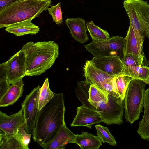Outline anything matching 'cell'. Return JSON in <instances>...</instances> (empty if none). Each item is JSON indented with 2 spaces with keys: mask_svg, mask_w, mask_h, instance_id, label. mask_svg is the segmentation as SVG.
I'll list each match as a JSON object with an SVG mask.
<instances>
[{
  "mask_svg": "<svg viewBox=\"0 0 149 149\" xmlns=\"http://www.w3.org/2000/svg\"><path fill=\"white\" fill-rule=\"evenodd\" d=\"M64 95L55 93L50 102L39 111L32 132V138L42 147L51 141L65 123Z\"/></svg>",
  "mask_w": 149,
  "mask_h": 149,
  "instance_id": "1",
  "label": "cell"
},
{
  "mask_svg": "<svg viewBox=\"0 0 149 149\" xmlns=\"http://www.w3.org/2000/svg\"><path fill=\"white\" fill-rule=\"evenodd\" d=\"M22 49L26 57V76H38L49 69L59 55L58 44L54 41L28 42Z\"/></svg>",
  "mask_w": 149,
  "mask_h": 149,
  "instance_id": "2",
  "label": "cell"
},
{
  "mask_svg": "<svg viewBox=\"0 0 149 149\" xmlns=\"http://www.w3.org/2000/svg\"><path fill=\"white\" fill-rule=\"evenodd\" d=\"M51 3V0H19L0 11V28L32 20L46 10Z\"/></svg>",
  "mask_w": 149,
  "mask_h": 149,
  "instance_id": "3",
  "label": "cell"
},
{
  "mask_svg": "<svg viewBox=\"0 0 149 149\" xmlns=\"http://www.w3.org/2000/svg\"><path fill=\"white\" fill-rule=\"evenodd\" d=\"M123 5L130 24L143 45L145 36L149 39V4L143 0H124Z\"/></svg>",
  "mask_w": 149,
  "mask_h": 149,
  "instance_id": "4",
  "label": "cell"
},
{
  "mask_svg": "<svg viewBox=\"0 0 149 149\" xmlns=\"http://www.w3.org/2000/svg\"><path fill=\"white\" fill-rule=\"evenodd\" d=\"M146 84L136 79L129 83L124 99L125 117L127 122L132 124L138 120L144 107Z\"/></svg>",
  "mask_w": 149,
  "mask_h": 149,
  "instance_id": "5",
  "label": "cell"
},
{
  "mask_svg": "<svg viewBox=\"0 0 149 149\" xmlns=\"http://www.w3.org/2000/svg\"><path fill=\"white\" fill-rule=\"evenodd\" d=\"M123 101L120 97L108 94L107 102H101L98 103L96 110L100 114L103 122L108 125L123 123L124 111Z\"/></svg>",
  "mask_w": 149,
  "mask_h": 149,
  "instance_id": "6",
  "label": "cell"
},
{
  "mask_svg": "<svg viewBox=\"0 0 149 149\" xmlns=\"http://www.w3.org/2000/svg\"><path fill=\"white\" fill-rule=\"evenodd\" d=\"M125 38L120 36H112L106 40L98 42L93 41L84 47L95 58L119 56L123 52Z\"/></svg>",
  "mask_w": 149,
  "mask_h": 149,
  "instance_id": "7",
  "label": "cell"
},
{
  "mask_svg": "<svg viewBox=\"0 0 149 149\" xmlns=\"http://www.w3.org/2000/svg\"><path fill=\"white\" fill-rule=\"evenodd\" d=\"M5 63L7 77L10 84L22 80L26 76V55L22 49L12 56Z\"/></svg>",
  "mask_w": 149,
  "mask_h": 149,
  "instance_id": "8",
  "label": "cell"
},
{
  "mask_svg": "<svg viewBox=\"0 0 149 149\" xmlns=\"http://www.w3.org/2000/svg\"><path fill=\"white\" fill-rule=\"evenodd\" d=\"M40 87L38 85L34 88L26 95L22 104L25 117V130L28 133L32 132L39 111L38 99Z\"/></svg>",
  "mask_w": 149,
  "mask_h": 149,
  "instance_id": "9",
  "label": "cell"
},
{
  "mask_svg": "<svg viewBox=\"0 0 149 149\" xmlns=\"http://www.w3.org/2000/svg\"><path fill=\"white\" fill-rule=\"evenodd\" d=\"M25 123L23 107L17 113L8 115L0 111V129L7 136L16 134L19 128Z\"/></svg>",
  "mask_w": 149,
  "mask_h": 149,
  "instance_id": "10",
  "label": "cell"
},
{
  "mask_svg": "<svg viewBox=\"0 0 149 149\" xmlns=\"http://www.w3.org/2000/svg\"><path fill=\"white\" fill-rule=\"evenodd\" d=\"M77 113L70 125L71 127L86 126L91 129L95 124L102 122L99 113L96 111L82 104L77 108Z\"/></svg>",
  "mask_w": 149,
  "mask_h": 149,
  "instance_id": "11",
  "label": "cell"
},
{
  "mask_svg": "<svg viewBox=\"0 0 149 149\" xmlns=\"http://www.w3.org/2000/svg\"><path fill=\"white\" fill-rule=\"evenodd\" d=\"M91 61L97 68L110 75L115 77L122 74L123 64L119 56L93 57Z\"/></svg>",
  "mask_w": 149,
  "mask_h": 149,
  "instance_id": "12",
  "label": "cell"
},
{
  "mask_svg": "<svg viewBox=\"0 0 149 149\" xmlns=\"http://www.w3.org/2000/svg\"><path fill=\"white\" fill-rule=\"evenodd\" d=\"M84 70L86 82L102 90L103 84L111 80L114 77L97 68L91 60L86 61Z\"/></svg>",
  "mask_w": 149,
  "mask_h": 149,
  "instance_id": "13",
  "label": "cell"
},
{
  "mask_svg": "<svg viewBox=\"0 0 149 149\" xmlns=\"http://www.w3.org/2000/svg\"><path fill=\"white\" fill-rule=\"evenodd\" d=\"M76 135L69 129L64 124L53 139L42 147L44 149H63L70 143H74Z\"/></svg>",
  "mask_w": 149,
  "mask_h": 149,
  "instance_id": "14",
  "label": "cell"
},
{
  "mask_svg": "<svg viewBox=\"0 0 149 149\" xmlns=\"http://www.w3.org/2000/svg\"><path fill=\"white\" fill-rule=\"evenodd\" d=\"M125 42L123 50V55L132 54L144 59L143 45L137 38L132 25L130 24L125 38Z\"/></svg>",
  "mask_w": 149,
  "mask_h": 149,
  "instance_id": "15",
  "label": "cell"
},
{
  "mask_svg": "<svg viewBox=\"0 0 149 149\" xmlns=\"http://www.w3.org/2000/svg\"><path fill=\"white\" fill-rule=\"evenodd\" d=\"M65 22L72 37L76 41L82 44L88 40L85 21L84 19L81 18H68L65 20Z\"/></svg>",
  "mask_w": 149,
  "mask_h": 149,
  "instance_id": "16",
  "label": "cell"
},
{
  "mask_svg": "<svg viewBox=\"0 0 149 149\" xmlns=\"http://www.w3.org/2000/svg\"><path fill=\"white\" fill-rule=\"evenodd\" d=\"M24 84L22 80L11 84L4 94L0 98V107L12 105L17 101L22 95Z\"/></svg>",
  "mask_w": 149,
  "mask_h": 149,
  "instance_id": "17",
  "label": "cell"
},
{
  "mask_svg": "<svg viewBox=\"0 0 149 149\" xmlns=\"http://www.w3.org/2000/svg\"><path fill=\"white\" fill-rule=\"evenodd\" d=\"M31 21L27 20L12 24L6 27L5 30L16 36L28 34H36L39 31V28Z\"/></svg>",
  "mask_w": 149,
  "mask_h": 149,
  "instance_id": "18",
  "label": "cell"
},
{
  "mask_svg": "<svg viewBox=\"0 0 149 149\" xmlns=\"http://www.w3.org/2000/svg\"><path fill=\"white\" fill-rule=\"evenodd\" d=\"M102 142L97 136L82 132L81 134L76 135L74 143L81 149H98Z\"/></svg>",
  "mask_w": 149,
  "mask_h": 149,
  "instance_id": "19",
  "label": "cell"
},
{
  "mask_svg": "<svg viewBox=\"0 0 149 149\" xmlns=\"http://www.w3.org/2000/svg\"><path fill=\"white\" fill-rule=\"evenodd\" d=\"M144 111L137 130L141 138L149 141V88L145 91Z\"/></svg>",
  "mask_w": 149,
  "mask_h": 149,
  "instance_id": "20",
  "label": "cell"
},
{
  "mask_svg": "<svg viewBox=\"0 0 149 149\" xmlns=\"http://www.w3.org/2000/svg\"><path fill=\"white\" fill-rule=\"evenodd\" d=\"M121 75L131 77L149 85V66L143 65L128 67L123 65Z\"/></svg>",
  "mask_w": 149,
  "mask_h": 149,
  "instance_id": "21",
  "label": "cell"
},
{
  "mask_svg": "<svg viewBox=\"0 0 149 149\" xmlns=\"http://www.w3.org/2000/svg\"><path fill=\"white\" fill-rule=\"evenodd\" d=\"M91 84L87 83L85 81H77V85L75 89L76 97L79 100L82 104L92 109L96 110L95 107L90 103L89 90Z\"/></svg>",
  "mask_w": 149,
  "mask_h": 149,
  "instance_id": "22",
  "label": "cell"
},
{
  "mask_svg": "<svg viewBox=\"0 0 149 149\" xmlns=\"http://www.w3.org/2000/svg\"><path fill=\"white\" fill-rule=\"evenodd\" d=\"M55 93L50 89L48 79L47 78L39 89L38 99V108L40 111L53 98Z\"/></svg>",
  "mask_w": 149,
  "mask_h": 149,
  "instance_id": "23",
  "label": "cell"
},
{
  "mask_svg": "<svg viewBox=\"0 0 149 149\" xmlns=\"http://www.w3.org/2000/svg\"><path fill=\"white\" fill-rule=\"evenodd\" d=\"M86 26L93 41H101L110 38V35L107 31L96 26L92 21L87 22Z\"/></svg>",
  "mask_w": 149,
  "mask_h": 149,
  "instance_id": "24",
  "label": "cell"
},
{
  "mask_svg": "<svg viewBox=\"0 0 149 149\" xmlns=\"http://www.w3.org/2000/svg\"><path fill=\"white\" fill-rule=\"evenodd\" d=\"M88 100L90 103L96 108L99 102H108V94L96 86L91 85L89 90Z\"/></svg>",
  "mask_w": 149,
  "mask_h": 149,
  "instance_id": "25",
  "label": "cell"
},
{
  "mask_svg": "<svg viewBox=\"0 0 149 149\" xmlns=\"http://www.w3.org/2000/svg\"><path fill=\"white\" fill-rule=\"evenodd\" d=\"M0 131V149H26L15 135L8 137Z\"/></svg>",
  "mask_w": 149,
  "mask_h": 149,
  "instance_id": "26",
  "label": "cell"
},
{
  "mask_svg": "<svg viewBox=\"0 0 149 149\" xmlns=\"http://www.w3.org/2000/svg\"><path fill=\"white\" fill-rule=\"evenodd\" d=\"M133 79H134L131 77L123 75L113 78L118 93L123 100L129 84Z\"/></svg>",
  "mask_w": 149,
  "mask_h": 149,
  "instance_id": "27",
  "label": "cell"
},
{
  "mask_svg": "<svg viewBox=\"0 0 149 149\" xmlns=\"http://www.w3.org/2000/svg\"><path fill=\"white\" fill-rule=\"evenodd\" d=\"M97 136L103 143H107L110 145L115 146L117 143L114 137L109 132L107 127L98 124L95 126Z\"/></svg>",
  "mask_w": 149,
  "mask_h": 149,
  "instance_id": "28",
  "label": "cell"
},
{
  "mask_svg": "<svg viewBox=\"0 0 149 149\" xmlns=\"http://www.w3.org/2000/svg\"><path fill=\"white\" fill-rule=\"evenodd\" d=\"M121 60L123 65L128 67L145 65L144 59L132 54L124 56Z\"/></svg>",
  "mask_w": 149,
  "mask_h": 149,
  "instance_id": "29",
  "label": "cell"
},
{
  "mask_svg": "<svg viewBox=\"0 0 149 149\" xmlns=\"http://www.w3.org/2000/svg\"><path fill=\"white\" fill-rule=\"evenodd\" d=\"M10 85L7 79L4 62L0 65V98L4 94Z\"/></svg>",
  "mask_w": 149,
  "mask_h": 149,
  "instance_id": "30",
  "label": "cell"
},
{
  "mask_svg": "<svg viewBox=\"0 0 149 149\" xmlns=\"http://www.w3.org/2000/svg\"><path fill=\"white\" fill-rule=\"evenodd\" d=\"M31 133H28L25 130V123L21 126L15 136L23 145L26 149H29Z\"/></svg>",
  "mask_w": 149,
  "mask_h": 149,
  "instance_id": "31",
  "label": "cell"
},
{
  "mask_svg": "<svg viewBox=\"0 0 149 149\" xmlns=\"http://www.w3.org/2000/svg\"><path fill=\"white\" fill-rule=\"evenodd\" d=\"M47 10L49 13L51 15L53 21L57 25L62 23L63 18L60 3L55 6H51L50 7L48 8Z\"/></svg>",
  "mask_w": 149,
  "mask_h": 149,
  "instance_id": "32",
  "label": "cell"
},
{
  "mask_svg": "<svg viewBox=\"0 0 149 149\" xmlns=\"http://www.w3.org/2000/svg\"><path fill=\"white\" fill-rule=\"evenodd\" d=\"M19 0H0V11Z\"/></svg>",
  "mask_w": 149,
  "mask_h": 149,
  "instance_id": "33",
  "label": "cell"
},
{
  "mask_svg": "<svg viewBox=\"0 0 149 149\" xmlns=\"http://www.w3.org/2000/svg\"></svg>",
  "mask_w": 149,
  "mask_h": 149,
  "instance_id": "34",
  "label": "cell"
}]
</instances>
